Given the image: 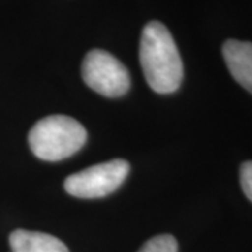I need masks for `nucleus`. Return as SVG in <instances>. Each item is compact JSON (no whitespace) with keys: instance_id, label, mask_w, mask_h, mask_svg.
I'll list each match as a JSON object with an SVG mask.
<instances>
[{"instance_id":"423d86ee","label":"nucleus","mask_w":252,"mask_h":252,"mask_svg":"<svg viewBox=\"0 0 252 252\" xmlns=\"http://www.w3.org/2000/svg\"><path fill=\"white\" fill-rule=\"evenodd\" d=\"M11 252H69L67 247L54 235L16 230L10 234Z\"/></svg>"},{"instance_id":"0eeeda50","label":"nucleus","mask_w":252,"mask_h":252,"mask_svg":"<svg viewBox=\"0 0 252 252\" xmlns=\"http://www.w3.org/2000/svg\"><path fill=\"white\" fill-rule=\"evenodd\" d=\"M137 252H178V243L170 234L156 235L144 243Z\"/></svg>"},{"instance_id":"39448f33","label":"nucleus","mask_w":252,"mask_h":252,"mask_svg":"<svg viewBox=\"0 0 252 252\" xmlns=\"http://www.w3.org/2000/svg\"><path fill=\"white\" fill-rule=\"evenodd\" d=\"M223 58L231 76L252 93V44L228 39L223 45Z\"/></svg>"},{"instance_id":"7ed1b4c3","label":"nucleus","mask_w":252,"mask_h":252,"mask_svg":"<svg viewBox=\"0 0 252 252\" xmlns=\"http://www.w3.org/2000/svg\"><path fill=\"white\" fill-rule=\"evenodd\" d=\"M81 76L90 89L109 98L125 95L130 87L125 64L102 49H93L86 55L81 63Z\"/></svg>"},{"instance_id":"f257e3e1","label":"nucleus","mask_w":252,"mask_h":252,"mask_svg":"<svg viewBox=\"0 0 252 252\" xmlns=\"http://www.w3.org/2000/svg\"><path fill=\"white\" fill-rule=\"evenodd\" d=\"M139 56L152 90L158 94H171L180 89L184 64L171 32L162 23L150 21L144 26Z\"/></svg>"},{"instance_id":"6e6552de","label":"nucleus","mask_w":252,"mask_h":252,"mask_svg":"<svg viewBox=\"0 0 252 252\" xmlns=\"http://www.w3.org/2000/svg\"><path fill=\"white\" fill-rule=\"evenodd\" d=\"M240 182L245 196L252 202V161H245L240 168Z\"/></svg>"},{"instance_id":"f03ea898","label":"nucleus","mask_w":252,"mask_h":252,"mask_svg":"<svg viewBox=\"0 0 252 252\" xmlns=\"http://www.w3.org/2000/svg\"><path fill=\"white\" fill-rule=\"evenodd\" d=\"M87 140L84 126L66 115H51L31 127L28 143L38 158L59 161L76 154Z\"/></svg>"},{"instance_id":"20e7f679","label":"nucleus","mask_w":252,"mask_h":252,"mask_svg":"<svg viewBox=\"0 0 252 252\" xmlns=\"http://www.w3.org/2000/svg\"><path fill=\"white\" fill-rule=\"evenodd\" d=\"M129 174V164L122 158L89 167L64 180V190L76 198L95 199L117 190Z\"/></svg>"}]
</instances>
